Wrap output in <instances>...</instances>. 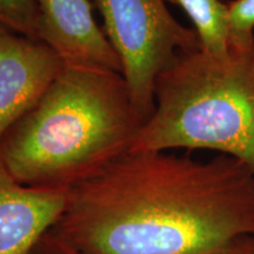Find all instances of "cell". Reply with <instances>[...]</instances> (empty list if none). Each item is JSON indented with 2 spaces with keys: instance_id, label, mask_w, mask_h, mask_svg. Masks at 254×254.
Instances as JSON below:
<instances>
[{
  "instance_id": "7a4b0ae2",
  "label": "cell",
  "mask_w": 254,
  "mask_h": 254,
  "mask_svg": "<svg viewBox=\"0 0 254 254\" xmlns=\"http://www.w3.org/2000/svg\"><path fill=\"white\" fill-rule=\"evenodd\" d=\"M146 122L122 73L63 65L0 139V164L24 186L69 190L129 153Z\"/></svg>"
},
{
  "instance_id": "3957f363",
  "label": "cell",
  "mask_w": 254,
  "mask_h": 254,
  "mask_svg": "<svg viewBox=\"0 0 254 254\" xmlns=\"http://www.w3.org/2000/svg\"><path fill=\"white\" fill-rule=\"evenodd\" d=\"M213 150L254 172V46L219 59L182 51L158 75L154 112L131 152Z\"/></svg>"
},
{
  "instance_id": "277c9868",
  "label": "cell",
  "mask_w": 254,
  "mask_h": 254,
  "mask_svg": "<svg viewBox=\"0 0 254 254\" xmlns=\"http://www.w3.org/2000/svg\"><path fill=\"white\" fill-rule=\"evenodd\" d=\"M118 55L133 103L146 120L154 112L158 75L182 51L200 49L195 30L171 14L166 0H92Z\"/></svg>"
},
{
  "instance_id": "ba28073f",
  "label": "cell",
  "mask_w": 254,
  "mask_h": 254,
  "mask_svg": "<svg viewBox=\"0 0 254 254\" xmlns=\"http://www.w3.org/2000/svg\"><path fill=\"white\" fill-rule=\"evenodd\" d=\"M189 15L199 37L200 49L219 59L231 56L228 5L221 0H166Z\"/></svg>"
},
{
  "instance_id": "9c48e42d",
  "label": "cell",
  "mask_w": 254,
  "mask_h": 254,
  "mask_svg": "<svg viewBox=\"0 0 254 254\" xmlns=\"http://www.w3.org/2000/svg\"><path fill=\"white\" fill-rule=\"evenodd\" d=\"M36 0H0V25L15 33L38 40Z\"/></svg>"
},
{
  "instance_id": "8992f818",
  "label": "cell",
  "mask_w": 254,
  "mask_h": 254,
  "mask_svg": "<svg viewBox=\"0 0 254 254\" xmlns=\"http://www.w3.org/2000/svg\"><path fill=\"white\" fill-rule=\"evenodd\" d=\"M38 40L64 65L107 69L123 74L118 55L92 13V0H36Z\"/></svg>"
},
{
  "instance_id": "52a82bcc",
  "label": "cell",
  "mask_w": 254,
  "mask_h": 254,
  "mask_svg": "<svg viewBox=\"0 0 254 254\" xmlns=\"http://www.w3.org/2000/svg\"><path fill=\"white\" fill-rule=\"evenodd\" d=\"M67 190L24 186L0 164V254H26L58 220Z\"/></svg>"
},
{
  "instance_id": "7c38bea8",
  "label": "cell",
  "mask_w": 254,
  "mask_h": 254,
  "mask_svg": "<svg viewBox=\"0 0 254 254\" xmlns=\"http://www.w3.org/2000/svg\"><path fill=\"white\" fill-rule=\"evenodd\" d=\"M234 254H254V236L246 237Z\"/></svg>"
},
{
  "instance_id": "6da1fadb",
  "label": "cell",
  "mask_w": 254,
  "mask_h": 254,
  "mask_svg": "<svg viewBox=\"0 0 254 254\" xmlns=\"http://www.w3.org/2000/svg\"><path fill=\"white\" fill-rule=\"evenodd\" d=\"M49 231L80 254H234L254 236V172L221 153L129 152L71 187Z\"/></svg>"
},
{
  "instance_id": "30bf717a",
  "label": "cell",
  "mask_w": 254,
  "mask_h": 254,
  "mask_svg": "<svg viewBox=\"0 0 254 254\" xmlns=\"http://www.w3.org/2000/svg\"><path fill=\"white\" fill-rule=\"evenodd\" d=\"M227 5L231 47L254 46V0H231Z\"/></svg>"
},
{
  "instance_id": "5b68a950",
  "label": "cell",
  "mask_w": 254,
  "mask_h": 254,
  "mask_svg": "<svg viewBox=\"0 0 254 254\" xmlns=\"http://www.w3.org/2000/svg\"><path fill=\"white\" fill-rule=\"evenodd\" d=\"M63 65L44 43L0 25V139L38 103Z\"/></svg>"
},
{
  "instance_id": "8fae6325",
  "label": "cell",
  "mask_w": 254,
  "mask_h": 254,
  "mask_svg": "<svg viewBox=\"0 0 254 254\" xmlns=\"http://www.w3.org/2000/svg\"><path fill=\"white\" fill-rule=\"evenodd\" d=\"M26 254H80L64 241L53 236L50 231L36 241Z\"/></svg>"
}]
</instances>
